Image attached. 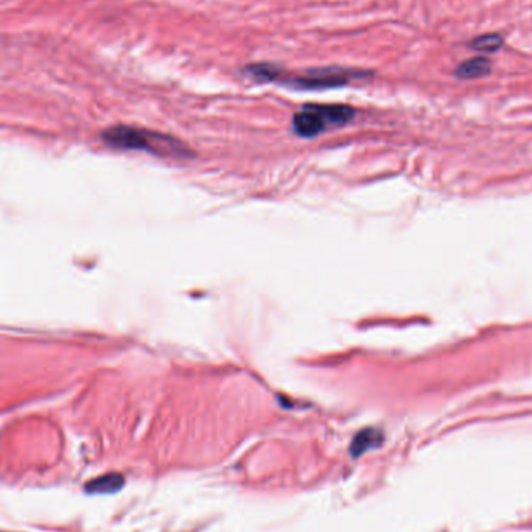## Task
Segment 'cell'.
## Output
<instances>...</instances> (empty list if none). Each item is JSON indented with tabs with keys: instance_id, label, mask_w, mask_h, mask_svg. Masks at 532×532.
<instances>
[{
	"instance_id": "ba28073f",
	"label": "cell",
	"mask_w": 532,
	"mask_h": 532,
	"mask_svg": "<svg viewBox=\"0 0 532 532\" xmlns=\"http://www.w3.org/2000/svg\"><path fill=\"white\" fill-rule=\"evenodd\" d=\"M503 44H504V39L501 38V35H498V33H486V35L475 38L472 43H470V47L476 52L494 53L500 50Z\"/></svg>"
},
{
	"instance_id": "3957f363",
	"label": "cell",
	"mask_w": 532,
	"mask_h": 532,
	"mask_svg": "<svg viewBox=\"0 0 532 532\" xmlns=\"http://www.w3.org/2000/svg\"><path fill=\"white\" fill-rule=\"evenodd\" d=\"M369 75V72L344 69V67H324V69H315L305 75H297V77L282 78L281 81L293 89H299V91H320V89L343 87L349 84L352 80L367 78Z\"/></svg>"
},
{
	"instance_id": "52a82bcc",
	"label": "cell",
	"mask_w": 532,
	"mask_h": 532,
	"mask_svg": "<svg viewBox=\"0 0 532 532\" xmlns=\"http://www.w3.org/2000/svg\"><path fill=\"white\" fill-rule=\"evenodd\" d=\"M248 75L258 81H281L282 80V71L281 67L269 63H258L251 64L246 67Z\"/></svg>"
},
{
	"instance_id": "277c9868",
	"label": "cell",
	"mask_w": 532,
	"mask_h": 532,
	"mask_svg": "<svg viewBox=\"0 0 532 532\" xmlns=\"http://www.w3.org/2000/svg\"><path fill=\"white\" fill-rule=\"evenodd\" d=\"M492 71V63L484 57H476L472 59H466L455 69V77L461 80H478Z\"/></svg>"
},
{
	"instance_id": "6da1fadb",
	"label": "cell",
	"mask_w": 532,
	"mask_h": 532,
	"mask_svg": "<svg viewBox=\"0 0 532 532\" xmlns=\"http://www.w3.org/2000/svg\"><path fill=\"white\" fill-rule=\"evenodd\" d=\"M103 139L106 143L117 148L126 149H143V152L177 156L182 158L189 153V148L184 147L181 140H176L170 135H163L159 133H152L147 129L134 128V126H112L103 133Z\"/></svg>"
},
{
	"instance_id": "7a4b0ae2",
	"label": "cell",
	"mask_w": 532,
	"mask_h": 532,
	"mask_svg": "<svg viewBox=\"0 0 532 532\" xmlns=\"http://www.w3.org/2000/svg\"><path fill=\"white\" fill-rule=\"evenodd\" d=\"M355 117V109L346 105H306L296 112L293 129L301 138H315L330 128L344 126Z\"/></svg>"
},
{
	"instance_id": "8992f818",
	"label": "cell",
	"mask_w": 532,
	"mask_h": 532,
	"mask_svg": "<svg viewBox=\"0 0 532 532\" xmlns=\"http://www.w3.org/2000/svg\"><path fill=\"white\" fill-rule=\"evenodd\" d=\"M125 478L120 473H108L103 476H98L92 481L87 482L86 490L89 494H101V495H108V494H115L124 487Z\"/></svg>"
},
{
	"instance_id": "5b68a950",
	"label": "cell",
	"mask_w": 532,
	"mask_h": 532,
	"mask_svg": "<svg viewBox=\"0 0 532 532\" xmlns=\"http://www.w3.org/2000/svg\"><path fill=\"white\" fill-rule=\"evenodd\" d=\"M383 442V433L378 431L375 428H366L355 436L350 443V453L353 458L364 455L372 448H377Z\"/></svg>"
}]
</instances>
